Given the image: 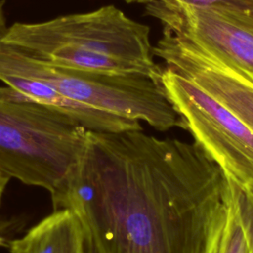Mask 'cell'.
Returning a JSON list of instances; mask_svg holds the SVG:
<instances>
[{
  "label": "cell",
  "mask_w": 253,
  "mask_h": 253,
  "mask_svg": "<svg viewBox=\"0 0 253 253\" xmlns=\"http://www.w3.org/2000/svg\"><path fill=\"white\" fill-rule=\"evenodd\" d=\"M126 3L148 4L153 1H164L175 4L187 5L197 8H229V9H253V0H124Z\"/></svg>",
  "instance_id": "cell-11"
},
{
  "label": "cell",
  "mask_w": 253,
  "mask_h": 253,
  "mask_svg": "<svg viewBox=\"0 0 253 253\" xmlns=\"http://www.w3.org/2000/svg\"><path fill=\"white\" fill-rule=\"evenodd\" d=\"M1 246H7V244L5 242V238L2 235H0V247Z\"/></svg>",
  "instance_id": "cell-14"
},
{
  "label": "cell",
  "mask_w": 253,
  "mask_h": 253,
  "mask_svg": "<svg viewBox=\"0 0 253 253\" xmlns=\"http://www.w3.org/2000/svg\"><path fill=\"white\" fill-rule=\"evenodd\" d=\"M86 133L57 110L0 97V173L52 194L77 164Z\"/></svg>",
  "instance_id": "cell-3"
},
{
  "label": "cell",
  "mask_w": 253,
  "mask_h": 253,
  "mask_svg": "<svg viewBox=\"0 0 253 253\" xmlns=\"http://www.w3.org/2000/svg\"><path fill=\"white\" fill-rule=\"evenodd\" d=\"M0 81L6 84L5 87H0V97L35 102L52 108L67 115L87 130L120 132L142 129L139 121L127 119L72 100L44 82L19 76H6Z\"/></svg>",
  "instance_id": "cell-8"
},
{
  "label": "cell",
  "mask_w": 253,
  "mask_h": 253,
  "mask_svg": "<svg viewBox=\"0 0 253 253\" xmlns=\"http://www.w3.org/2000/svg\"><path fill=\"white\" fill-rule=\"evenodd\" d=\"M7 247L10 253H82L80 225L69 210H53Z\"/></svg>",
  "instance_id": "cell-9"
},
{
  "label": "cell",
  "mask_w": 253,
  "mask_h": 253,
  "mask_svg": "<svg viewBox=\"0 0 253 253\" xmlns=\"http://www.w3.org/2000/svg\"><path fill=\"white\" fill-rule=\"evenodd\" d=\"M229 180L195 141L142 129L87 130L82 154L50 194L77 218L82 253H213Z\"/></svg>",
  "instance_id": "cell-1"
},
{
  "label": "cell",
  "mask_w": 253,
  "mask_h": 253,
  "mask_svg": "<svg viewBox=\"0 0 253 253\" xmlns=\"http://www.w3.org/2000/svg\"><path fill=\"white\" fill-rule=\"evenodd\" d=\"M229 180L226 218L213 253H252L251 235L243 216L239 189Z\"/></svg>",
  "instance_id": "cell-10"
},
{
  "label": "cell",
  "mask_w": 253,
  "mask_h": 253,
  "mask_svg": "<svg viewBox=\"0 0 253 253\" xmlns=\"http://www.w3.org/2000/svg\"><path fill=\"white\" fill-rule=\"evenodd\" d=\"M160 83L194 141L241 192L253 198V130L196 83L162 67Z\"/></svg>",
  "instance_id": "cell-5"
},
{
  "label": "cell",
  "mask_w": 253,
  "mask_h": 253,
  "mask_svg": "<svg viewBox=\"0 0 253 253\" xmlns=\"http://www.w3.org/2000/svg\"><path fill=\"white\" fill-rule=\"evenodd\" d=\"M149 27L114 5L44 22L14 23L3 41L44 62L73 69L142 74L160 82Z\"/></svg>",
  "instance_id": "cell-2"
},
{
  "label": "cell",
  "mask_w": 253,
  "mask_h": 253,
  "mask_svg": "<svg viewBox=\"0 0 253 253\" xmlns=\"http://www.w3.org/2000/svg\"><path fill=\"white\" fill-rule=\"evenodd\" d=\"M152 50L166 66L207 91L253 130V83L165 30Z\"/></svg>",
  "instance_id": "cell-7"
},
{
  "label": "cell",
  "mask_w": 253,
  "mask_h": 253,
  "mask_svg": "<svg viewBox=\"0 0 253 253\" xmlns=\"http://www.w3.org/2000/svg\"><path fill=\"white\" fill-rule=\"evenodd\" d=\"M5 0H0V40L4 38L8 31V26H7V20L5 16Z\"/></svg>",
  "instance_id": "cell-13"
},
{
  "label": "cell",
  "mask_w": 253,
  "mask_h": 253,
  "mask_svg": "<svg viewBox=\"0 0 253 253\" xmlns=\"http://www.w3.org/2000/svg\"><path fill=\"white\" fill-rule=\"evenodd\" d=\"M163 30L253 83V9L197 8L164 1L145 4Z\"/></svg>",
  "instance_id": "cell-6"
},
{
  "label": "cell",
  "mask_w": 253,
  "mask_h": 253,
  "mask_svg": "<svg viewBox=\"0 0 253 253\" xmlns=\"http://www.w3.org/2000/svg\"><path fill=\"white\" fill-rule=\"evenodd\" d=\"M39 80L77 102L142 121L160 131L186 125L160 82L142 74H109L53 65L0 40V80Z\"/></svg>",
  "instance_id": "cell-4"
},
{
  "label": "cell",
  "mask_w": 253,
  "mask_h": 253,
  "mask_svg": "<svg viewBox=\"0 0 253 253\" xmlns=\"http://www.w3.org/2000/svg\"><path fill=\"white\" fill-rule=\"evenodd\" d=\"M239 201H240L243 216L247 222V225L250 231L251 242H252V253H253V198L244 194L239 190Z\"/></svg>",
  "instance_id": "cell-12"
}]
</instances>
